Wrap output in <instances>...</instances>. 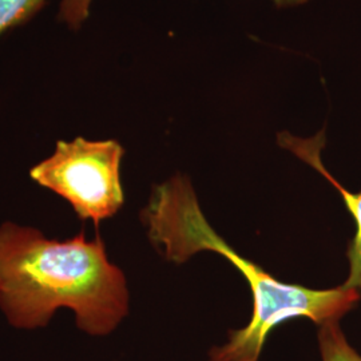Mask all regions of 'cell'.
Here are the masks:
<instances>
[{"label":"cell","instance_id":"obj_1","mask_svg":"<svg viewBox=\"0 0 361 361\" xmlns=\"http://www.w3.org/2000/svg\"><path fill=\"white\" fill-rule=\"evenodd\" d=\"M75 313L87 335L111 334L129 313V290L99 235L85 232L67 241L47 240L38 229L0 226V308L20 329L46 326L59 308Z\"/></svg>","mask_w":361,"mask_h":361},{"label":"cell","instance_id":"obj_2","mask_svg":"<svg viewBox=\"0 0 361 361\" xmlns=\"http://www.w3.org/2000/svg\"><path fill=\"white\" fill-rule=\"evenodd\" d=\"M153 245L168 261L185 262L198 252H214L245 276L253 295V314L245 328L232 331L213 347L210 361H258L271 331L290 319L307 317L323 325L338 322L360 301V290L341 285L317 290L285 284L257 264L240 256L205 219L190 180L176 176L157 185L141 213Z\"/></svg>","mask_w":361,"mask_h":361},{"label":"cell","instance_id":"obj_3","mask_svg":"<svg viewBox=\"0 0 361 361\" xmlns=\"http://www.w3.org/2000/svg\"><path fill=\"white\" fill-rule=\"evenodd\" d=\"M116 141H59L55 153L31 169V178L61 195L83 221L99 225L123 205L121 161Z\"/></svg>","mask_w":361,"mask_h":361},{"label":"cell","instance_id":"obj_4","mask_svg":"<svg viewBox=\"0 0 361 361\" xmlns=\"http://www.w3.org/2000/svg\"><path fill=\"white\" fill-rule=\"evenodd\" d=\"M279 141L285 149L292 150L298 158L310 164V166L317 169L324 177L341 193L345 207L350 212L356 224L355 237L349 244L348 250H347L349 259V276L348 280L344 285L359 290L361 289V192L350 193L326 171V169L324 168L322 157H320V152L324 146V133H319L312 140H300L289 135L288 133H283L281 135H279Z\"/></svg>","mask_w":361,"mask_h":361},{"label":"cell","instance_id":"obj_5","mask_svg":"<svg viewBox=\"0 0 361 361\" xmlns=\"http://www.w3.org/2000/svg\"><path fill=\"white\" fill-rule=\"evenodd\" d=\"M319 347L323 361H361V355L343 334L338 322L320 325Z\"/></svg>","mask_w":361,"mask_h":361},{"label":"cell","instance_id":"obj_6","mask_svg":"<svg viewBox=\"0 0 361 361\" xmlns=\"http://www.w3.org/2000/svg\"><path fill=\"white\" fill-rule=\"evenodd\" d=\"M46 0H0V35L30 20Z\"/></svg>","mask_w":361,"mask_h":361},{"label":"cell","instance_id":"obj_7","mask_svg":"<svg viewBox=\"0 0 361 361\" xmlns=\"http://www.w3.org/2000/svg\"><path fill=\"white\" fill-rule=\"evenodd\" d=\"M91 0H66L63 8L66 13H70L71 16L78 19H85L87 16V7ZM279 7H289V6H297L302 4L308 0H273Z\"/></svg>","mask_w":361,"mask_h":361}]
</instances>
